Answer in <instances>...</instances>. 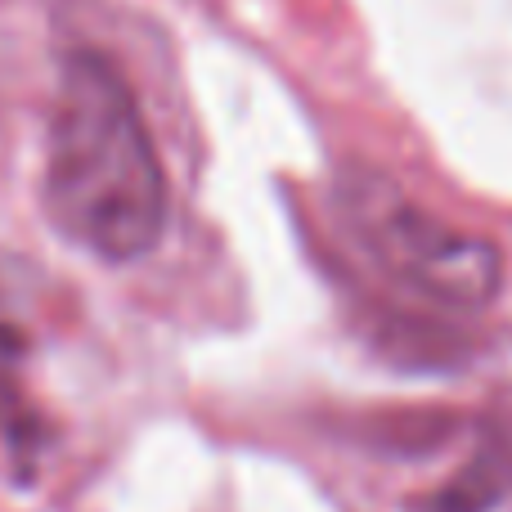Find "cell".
Masks as SVG:
<instances>
[{
    "mask_svg": "<svg viewBox=\"0 0 512 512\" xmlns=\"http://www.w3.org/2000/svg\"><path fill=\"white\" fill-rule=\"evenodd\" d=\"M167 171L126 77L95 50L68 54L45 140V212L99 261H140L167 230Z\"/></svg>",
    "mask_w": 512,
    "mask_h": 512,
    "instance_id": "6da1fadb",
    "label": "cell"
},
{
    "mask_svg": "<svg viewBox=\"0 0 512 512\" xmlns=\"http://www.w3.org/2000/svg\"><path fill=\"white\" fill-rule=\"evenodd\" d=\"M333 216L387 279L445 310H481L504 288V252L423 207L396 176L378 167L337 171Z\"/></svg>",
    "mask_w": 512,
    "mask_h": 512,
    "instance_id": "7a4b0ae2",
    "label": "cell"
},
{
    "mask_svg": "<svg viewBox=\"0 0 512 512\" xmlns=\"http://www.w3.org/2000/svg\"><path fill=\"white\" fill-rule=\"evenodd\" d=\"M512 486V454L504 445H486L459 477L432 499H423L414 512H490Z\"/></svg>",
    "mask_w": 512,
    "mask_h": 512,
    "instance_id": "3957f363",
    "label": "cell"
}]
</instances>
